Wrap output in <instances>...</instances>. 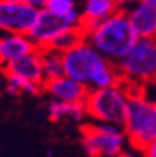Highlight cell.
<instances>
[{"instance_id": "1", "label": "cell", "mask_w": 156, "mask_h": 157, "mask_svg": "<svg viewBox=\"0 0 156 157\" xmlns=\"http://www.w3.org/2000/svg\"><path fill=\"white\" fill-rule=\"evenodd\" d=\"M138 38L139 36L132 28L124 9L117 10L94 31L86 35V41L113 63L120 62Z\"/></svg>"}, {"instance_id": "2", "label": "cell", "mask_w": 156, "mask_h": 157, "mask_svg": "<svg viewBox=\"0 0 156 157\" xmlns=\"http://www.w3.org/2000/svg\"><path fill=\"white\" fill-rule=\"evenodd\" d=\"M122 128L131 146L139 151L156 140V102L132 86Z\"/></svg>"}, {"instance_id": "3", "label": "cell", "mask_w": 156, "mask_h": 157, "mask_svg": "<svg viewBox=\"0 0 156 157\" xmlns=\"http://www.w3.org/2000/svg\"><path fill=\"white\" fill-rule=\"evenodd\" d=\"M131 86L121 80L118 84L100 90H90L85 101L87 115L97 122L122 126L127 114Z\"/></svg>"}, {"instance_id": "4", "label": "cell", "mask_w": 156, "mask_h": 157, "mask_svg": "<svg viewBox=\"0 0 156 157\" xmlns=\"http://www.w3.org/2000/svg\"><path fill=\"white\" fill-rule=\"evenodd\" d=\"M117 65L121 80L138 87L156 78V38H139Z\"/></svg>"}, {"instance_id": "5", "label": "cell", "mask_w": 156, "mask_h": 157, "mask_svg": "<svg viewBox=\"0 0 156 157\" xmlns=\"http://www.w3.org/2000/svg\"><path fill=\"white\" fill-rule=\"evenodd\" d=\"M127 135L122 126L107 122L82 126V146L89 157H118L124 151Z\"/></svg>"}, {"instance_id": "6", "label": "cell", "mask_w": 156, "mask_h": 157, "mask_svg": "<svg viewBox=\"0 0 156 157\" xmlns=\"http://www.w3.org/2000/svg\"><path fill=\"white\" fill-rule=\"evenodd\" d=\"M62 56H63L65 75L85 84L89 83L91 73L106 60H108L86 39L75 48L62 53Z\"/></svg>"}, {"instance_id": "7", "label": "cell", "mask_w": 156, "mask_h": 157, "mask_svg": "<svg viewBox=\"0 0 156 157\" xmlns=\"http://www.w3.org/2000/svg\"><path fill=\"white\" fill-rule=\"evenodd\" d=\"M38 9L27 4L23 0L2 2L0 0V31L17 34H28L34 25Z\"/></svg>"}, {"instance_id": "8", "label": "cell", "mask_w": 156, "mask_h": 157, "mask_svg": "<svg viewBox=\"0 0 156 157\" xmlns=\"http://www.w3.org/2000/svg\"><path fill=\"white\" fill-rule=\"evenodd\" d=\"M68 28L72 27L63 16H56L48 9H41L34 25L28 31V36L34 41L38 49H45L59 34Z\"/></svg>"}, {"instance_id": "9", "label": "cell", "mask_w": 156, "mask_h": 157, "mask_svg": "<svg viewBox=\"0 0 156 157\" xmlns=\"http://www.w3.org/2000/svg\"><path fill=\"white\" fill-rule=\"evenodd\" d=\"M44 91L52 95V98L65 102H85L90 88L87 84L63 75L58 78L44 83Z\"/></svg>"}, {"instance_id": "10", "label": "cell", "mask_w": 156, "mask_h": 157, "mask_svg": "<svg viewBox=\"0 0 156 157\" xmlns=\"http://www.w3.org/2000/svg\"><path fill=\"white\" fill-rule=\"evenodd\" d=\"M124 10L138 36L156 38V6L146 0H141Z\"/></svg>"}, {"instance_id": "11", "label": "cell", "mask_w": 156, "mask_h": 157, "mask_svg": "<svg viewBox=\"0 0 156 157\" xmlns=\"http://www.w3.org/2000/svg\"><path fill=\"white\" fill-rule=\"evenodd\" d=\"M3 73H11L17 75L20 77L35 82L39 84L45 83V76H44V66H42V56H41V49H37L31 53L17 58L7 63L2 67Z\"/></svg>"}, {"instance_id": "12", "label": "cell", "mask_w": 156, "mask_h": 157, "mask_svg": "<svg viewBox=\"0 0 156 157\" xmlns=\"http://www.w3.org/2000/svg\"><path fill=\"white\" fill-rule=\"evenodd\" d=\"M37 45L28 34L6 33L0 35V69L17 58L37 51Z\"/></svg>"}, {"instance_id": "13", "label": "cell", "mask_w": 156, "mask_h": 157, "mask_svg": "<svg viewBox=\"0 0 156 157\" xmlns=\"http://www.w3.org/2000/svg\"><path fill=\"white\" fill-rule=\"evenodd\" d=\"M117 10H120V7L113 0H85L82 9L80 28L87 35Z\"/></svg>"}, {"instance_id": "14", "label": "cell", "mask_w": 156, "mask_h": 157, "mask_svg": "<svg viewBox=\"0 0 156 157\" xmlns=\"http://www.w3.org/2000/svg\"><path fill=\"white\" fill-rule=\"evenodd\" d=\"M87 115L85 102H65L52 98L48 104V117L52 122L70 119L80 122Z\"/></svg>"}, {"instance_id": "15", "label": "cell", "mask_w": 156, "mask_h": 157, "mask_svg": "<svg viewBox=\"0 0 156 157\" xmlns=\"http://www.w3.org/2000/svg\"><path fill=\"white\" fill-rule=\"evenodd\" d=\"M41 56H42L45 82L58 78L65 75L63 56H62L61 52L54 51V49H51V48H45V49H41Z\"/></svg>"}, {"instance_id": "16", "label": "cell", "mask_w": 156, "mask_h": 157, "mask_svg": "<svg viewBox=\"0 0 156 157\" xmlns=\"http://www.w3.org/2000/svg\"><path fill=\"white\" fill-rule=\"evenodd\" d=\"M85 39H86V34L80 27H72V28H68V29H65L63 33L59 34V35L52 41V44L48 48L54 49V51H58V52H61V53H65L66 51L75 48L76 45L83 42Z\"/></svg>"}, {"instance_id": "17", "label": "cell", "mask_w": 156, "mask_h": 157, "mask_svg": "<svg viewBox=\"0 0 156 157\" xmlns=\"http://www.w3.org/2000/svg\"><path fill=\"white\" fill-rule=\"evenodd\" d=\"M6 76V83L13 84L20 90L21 94H28V95H37L44 90V84H39L35 82H30L26 78L20 77L17 75H11V73H4Z\"/></svg>"}, {"instance_id": "18", "label": "cell", "mask_w": 156, "mask_h": 157, "mask_svg": "<svg viewBox=\"0 0 156 157\" xmlns=\"http://www.w3.org/2000/svg\"><path fill=\"white\" fill-rule=\"evenodd\" d=\"M45 9L55 13L56 16H65L66 13L76 9V0H49Z\"/></svg>"}, {"instance_id": "19", "label": "cell", "mask_w": 156, "mask_h": 157, "mask_svg": "<svg viewBox=\"0 0 156 157\" xmlns=\"http://www.w3.org/2000/svg\"><path fill=\"white\" fill-rule=\"evenodd\" d=\"M142 154L145 157H156V140L149 143L145 149L142 150Z\"/></svg>"}, {"instance_id": "20", "label": "cell", "mask_w": 156, "mask_h": 157, "mask_svg": "<svg viewBox=\"0 0 156 157\" xmlns=\"http://www.w3.org/2000/svg\"><path fill=\"white\" fill-rule=\"evenodd\" d=\"M23 2H26L27 4H30V6L35 7V9L41 10V9H45L49 0H23Z\"/></svg>"}, {"instance_id": "21", "label": "cell", "mask_w": 156, "mask_h": 157, "mask_svg": "<svg viewBox=\"0 0 156 157\" xmlns=\"http://www.w3.org/2000/svg\"><path fill=\"white\" fill-rule=\"evenodd\" d=\"M113 2L117 4L120 9H127V7H130V6H132V4L141 2V0H113Z\"/></svg>"}, {"instance_id": "22", "label": "cell", "mask_w": 156, "mask_h": 157, "mask_svg": "<svg viewBox=\"0 0 156 157\" xmlns=\"http://www.w3.org/2000/svg\"><path fill=\"white\" fill-rule=\"evenodd\" d=\"M118 157H145V156H143V154L139 156V154H137L135 151H122Z\"/></svg>"}, {"instance_id": "23", "label": "cell", "mask_w": 156, "mask_h": 157, "mask_svg": "<svg viewBox=\"0 0 156 157\" xmlns=\"http://www.w3.org/2000/svg\"><path fill=\"white\" fill-rule=\"evenodd\" d=\"M146 2H149V3H152L153 6H156V0H146Z\"/></svg>"}, {"instance_id": "24", "label": "cell", "mask_w": 156, "mask_h": 157, "mask_svg": "<svg viewBox=\"0 0 156 157\" xmlns=\"http://www.w3.org/2000/svg\"><path fill=\"white\" fill-rule=\"evenodd\" d=\"M46 154H48V157H51V156H52V151L48 150V151H46Z\"/></svg>"}, {"instance_id": "25", "label": "cell", "mask_w": 156, "mask_h": 157, "mask_svg": "<svg viewBox=\"0 0 156 157\" xmlns=\"http://www.w3.org/2000/svg\"><path fill=\"white\" fill-rule=\"evenodd\" d=\"M2 2H17V0H2Z\"/></svg>"}]
</instances>
